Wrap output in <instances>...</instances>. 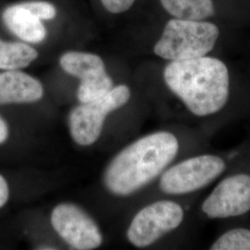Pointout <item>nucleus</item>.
<instances>
[{
  "label": "nucleus",
  "mask_w": 250,
  "mask_h": 250,
  "mask_svg": "<svg viewBox=\"0 0 250 250\" xmlns=\"http://www.w3.org/2000/svg\"><path fill=\"white\" fill-rule=\"evenodd\" d=\"M163 77L168 88L188 112L198 119L215 116L228 106L229 70L217 58L207 55L170 62L164 69Z\"/></svg>",
  "instance_id": "f257e3e1"
},
{
  "label": "nucleus",
  "mask_w": 250,
  "mask_h": 250,
  "mask_svg": "<svg viewBox=\"0 0 250 250\" xmlns=\"http://www.w3.org/2000/svg\"><path fill=\"white\" fill-rule=\"evenodd\" d=\"M180 149L177 136L167 131L145 135L113 159L105 172L107 189L128 196L159 177L174 161Z\"/></svg>",
  "instance_id": "f03ea898"
},
{
  "label": "nucleus",
  "mask_w": 250,
  "mask_h": 250,
  "mask_svg": "<svg viewBox=\"0 0 250 250\" xmlns=\"http://www.w3.org/2000/svg\"><path fill=\"white\" fill-rule=\"evenodd\" d=\"M219 28L203 21L172 19L154 46V53L170 62L204 57L213 50Z\"/></svg>",
  "instance_id": "7ed1b4c3"
},
{
  "label": "nucleus",
  "mask_w": 250,
  "mask_h": 250,
  "mask_svg": "<svg viewBox=\"0 0 250 250\" xmlns=\"http://www.w3.org/2000/svg\"><path fill=\"white\" fill-rule=\"evenodd\" d=\"M228 169L223 156L202 153L168 167L161 173L160 188L168 195H190L210 186Z\"/></svg>",
  "instance_id": "20e7f679"
},
{
  "label": "nucleus",
  "mask_w": 250,
  "mask_h": 250,
  "mask_svg": "<svg viewBox=\"0 0 250 250\" xmlns=\"http://www.w3.org/2000/svg\"><path fill=\"white\" fill-rule=\"evenodd\" d=\"M131 91L125 84L113 87L103 98L82 103L70 113L69 125L73 140L81 146H90L99 139L107 114L125 105Z\"/></svg>",
  "instance_id": "39448f33"
},
{
  "label": "nucleus",
  "mask_w": 250,
  "mask_h": 250,
  "mask_svg": "<svg viewBox=\"0 0 250 250\" xmlns=\"http://www.w3.org/2000/svg\"><path fill=\"white\" fill-rule=\"evenodd\" d=\"M209 220L238 218L250 212V171H236L221 179L200 206Z\"/></svg>",
  "instance_id": "423d86ee"
},
{
  "label": "nucleus",
  "mask_w": 250,
  "mask_h": 250,
  "mask_svg": "<svg viewBox=\"0 0 250 250\" xmlns=\"http://www.w3.org/2000/svg\"><path fill=\"white\" fill-rule=\"evenodd\" d=\"M185 208L171 200L156 201L134 216L127 237L136 248L149 247L165 234L176 230L185 220Z\"/></svg>",
  "instance_id": "0eeeda50"
},
{
  "label": "nucleus",
  "mask_w": 250,
  "mask_h": 250,
  "mask_svg": "<svg viewBox=\"0 0 250 250\" xmlns=\"http://www.w3.org/2000/svg\"><path fill=\"white\" fill-rule=\"evenodd\" d=\"M51 224L63 240L75 250H95L102 244L98 225L77 206H57L51 214Z\"/></svg>",
  "instance_id": "6e6552de"
},
{
  "label": "nucleus",
  "mask_w": 250,
  "mask_h": 250,
  "mask_svg": "<svg viewBox=\"0 0 250 250\" xmlns=\"http://www.w3.org/2000/svg\"><path fill=\"white\" fill-rule=\"evenodd\" d=\"M41 83L18 70L0 72V105L33 103L42 99Z\"/></svg>",
  "instance_id": "1a4fd4ad"
},
{
  "label": "nucleus",
  "mask_w": 250,
  "mask_h": 250,
  "mask_svg": "<svg viewBox=\"0 0 250 250\" xmlns=\"http://www.w3.org/2000/svg\"><path fill=\"white\" fill-rule=\"evenodd\" d=\"M5 26L22 41L37 44L46 36L42 20L27 9L23 3L9 6L2 13Z\"/></svg>",
  "instance_id": "9d476101"
},
{
  "label": "nucleus",
  "mask_w": 250,
  "mask_h": 250,
  "mask_svg": "<svg viewBox=\"0 0 250 250\" xmlns=\"http://www.w3.org/2000/svg\"><path fill=\"white\" fill-rule=\"evenodd\" d=\"M60 63L65 72L81 81L106 73L102 59L95 54L67 52L62 56Z\"/></svg>",
  "instance_id": "9b49d317"
},
{
  "label": "nucleus",
  "mask_w": 250,
  "mask_h": 250,
  "mask_svg": "<svg viewBox=\"0 0 250 250\" xmlns=\"http://www.w3.org/2000/svg\"><path fill=\"white\" fill-rule=\"evenodd\" d=\"M161 3L176 19L203 21L215 13L212 0H161Z\"/></svg>",
  "instance_id": "f8f14e48"
},
{
  "label": "nucleus",
  "mask_w": 250,
  "mask_h": 250,
  "mask_svg": "<svg viewBox=\"0 0 250 250\" xmlns=\"http://www.w3.org/2000/svg\"><path fill=\"white\" fill-rule=\"evenodd\" d=\"M37 57L38 52L27 44L0 40V70L12 71L25 68Z\"/></svg>",
  "instance_id": "ddd939ff"
},
{
  "label": "nucleus",
  "mask_w": 250,
  "mask_h": 250,
  "mask_svg": "<svg viewBox=\"0 0 250 250\" xmlns=\"http://www.w3.org/2000/svg\"><path fill=\"white\" fill-rule=\"evenodd\" d=\"M210 250H250V228L233 227L223 232L209 246Z\"/></svg>",
  "instance_id": "4468645a"
},
{
  "label": "nucleus",
  "mask_w": 250,
  "mask_h": 250,
  "mask_svg": "<svg viewBox=\"0 0 250 250\" xmlns=\"http://www.w3.org/2000/svg\"><path fill=\"white\" fill-rule=\"evenodd\" d=\"M113 88V82L106 73L81 81L77 97L81 103H88L106 96Z\"/></svg>",
  "instance_id": "2eb2a0df"
},
{
  "label": "nucleus",
  "mask_w": 250,
  "mask_h": 250,
  "mask_svg": "<svg viewBox=\"0 0 250 250\" xmlns=\"http://www.w3.org/2000/svg\"><path fill=\"white\" fill-rule=\"evenodd\" d=\"M27 9L41 20H52L56 17L57 9L52 4L44 1L23 2Z\"/></svg>",
  "instance_id": "dca6fc26"
},
{
  "label": "nucleus",
  "mask_w": 250,
  "mask_h": 250,
  "mask_svg": "<svg viewBox=\"0 0 250 250\" xmlns=\"http://www.w3.org/2000/svg\"><path fill=\"white\" fill-rule=\"evenodd\" d=\"M135 0H101L105 9L111 13H121L130 9Z\"/></svg>",
  "instance_id": "f3484780"
},
{
  "label": "nucleus",
  "mask_w": 250,
  "mask_h": 250,
  "mask_svg": "<svg viewBox=\"0 0 250 250\" xmlns=\"http://www.w3.org/2000/svg\"><path fill=\"white\" fill-rule=\"evenodd\" d=\"M9 190L8 183L0 174V208L5 205L9 199Z\"/></svg>",
  "instance_id": "a211bd4d"
},
{
  "label": "nucleus",
  "mask_w": 250,
  "mask_h": 250,
  "mask_svg": "<svg viewBox=\"0 0 250 250\" xmlns=\"http://www.w3.org/2000/svg\"><path fill=\"white\" fill-rule=\"evenodd\" d=\"M9 136V127L6 122L0 117V144L4 143Z\"/></svg>",
  "instance_id": "6ab92c4d"
}]
</instances>
